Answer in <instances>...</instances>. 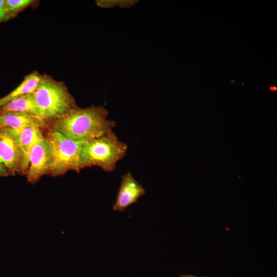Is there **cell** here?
Instances as JSON below:
<instances>
[{
    "mask_svg": "<svg viewBox=\"0 0 277 277\" xmlns=\"http://www.w3.org/2000/svg\"><path fill=\"white\" fill-rule=\"evenodd\" d=\"M32 94L40 116L46 123L65 114L77 106L64 83L55 80L46 74L42 75Z\"/></svg>",
    "mask_w": 277,
    "mask_h": 277,
    "instance_id": "obj_2",
    "label": "cell"
},
{
    "mask_svg": "<svg viewBox=\"0 0 277 277\" xmlns=\"http://www.w3.org/2000/svg\"><path fill=\"white\" fill-rule=\"evenodd\" d=\"M50 165L49 147L44 138L34 146L30 153L29 166L26 174L27 181L33 184L43 176L49 175Z\"/></svg>",
    "mask_w": 277,
    "mask_h": 277,
    "instance_id": "obj_6",
    "label": "cell"
},
{
    "mask_svg": "<svg viewBox=\"0 0 277 277\" xmlns=\"http://www.w3.org/2000/svg\"><path fill=\"white\" fill-rule=\"evenodd\" d=\"M38 3L34 0H4V7L9 19L16 17L26 9L35 6Z\"/></svg>",
    "mask_w": 277,
    "mask_h": 277,
    "instance_id": "obj_12",
    "label": "cell"
},
{
    "mask_svg": "<svg viewBox=\"0 0 277 277\" xmlns=\"http://www.w3.org/2000/svg\"><path fill=\"white\" fill-rule=\"evenodd\" d=\"M181 277H196V276L189 275H182Z\"/></svg>",
    "mask_w": 277,
    "mask_h": 277,
    "instance_id": "obj_16",
    "label": "cell"
},
{
    "mask_svg": "<svg viewBox=\"0 0 277 277\" xmlns=\"http://www.w3.org/2000/svg\"><path fill=\"white\" fill-rule=\"evenodd\" d=\"M44 138L47 142L51 156L49 175L58 176L69 171L80 172L81 155L86 141L69 139L60 133L47 128Z\"/></svg>",
    "mask_w": 277,
    "mask_h": 277,
    "instance_id": "obj_4",
    "label": "cell"
},
{
    "mask_svg": "<svg viewBox=\"0 0 277 277\" xmlns=\"http://www.w3.org/2000/svg\"><path fill=\"white\" fill-rule=\"evenodd\" d=\"M0 161L11 175H25L24 157L18 134L0 126Z\"/></svg>",
    "mask_w": 277,
    "mask_h": 277,
    "instance_id": "obj_5",
    "label": "cell"
},
{
    "mask_svg": "<svg viewBox=\"0 0 277 277\" xmlns=\"http://www.w3.org/2000/svg\"><path fill=\"white\" fill-rule=\"evenodd\" d=\"M44 129L37 125H30L18 134V141L24 157V170L26 175L30 153L34 146L44 138Z\"/></svg>",
    "mask_w": 277,
    "mask_h": 277,
    "instance_id": "obj_9",
    "label": "cell"
},
{
    "mask_svg": "<svg viewBox=\"0 0 277 277\" xmlns=\"http://www.w3.org/2000/svg\"><path fill=\"white\" fill-rule=\"evenodd\" d=\"M145 193L143 185L140 184L130 172L122 177L116 199L112 209L123 211L130 205L136 203Z\"/></svg>",
    "mask_w": 277,
    "mask_h": 277,
    "instance_id": "obj_7",
    "label": "cell"
},
{
    "mask_svg": "<svg viewBox=\"0 0 277 277\" xmlns=\"http://www.w3.org/2000/svg\"><path fill=\"white\" fill-rule=\"evenodd\" d=\"M9 175H11V174L0 161V177H7Z\"/></svg>",
    "mask_w": 277,
    "mask_h": 277,
    "instance_id": "obj_15",
    "label": "cell"
},
{
    "mask_svg": "<svg viewBox=\"0 0 277 277\" xmlns=\"http://www.w3.org/2000/svg\"><path fill=\"white\" fill-rule=\"evenodd\" d=\"M41 76L37 71H33L26 75L17 87L6 95L0 98V107L16 97L32 93L36 88Z\"/></svg>",
    "mask_w": 277,
    "mask_h": 277,
    "instance_id": "obj_11",
    "label": "cell"
},
{
    "mask_svg": "<svg viewBox=\"0 0 277 277\" xmlns=\"http://www.w3.org/2000/svg\"><path fill=\"white\" fill-rule=\"evenodd\" d=\"M109 112L103 106H76L65 114L46 122L47 128L75 141H88L101 136L115 126L108 119Z\"/></svg>",
    "mask_w": 277,
    "mask_h": 277,
    "instance_id": "obj_1",
    "label": "cell"
},
{
    "mask_svg": "<svg viewBox=\"0 0 277 277\" xmlns=\"http://www.w3.org/2000/svg\"><path fill=\"white\" fill-rule=\"evenodd\" d=\"M138 1L135 0H97L96 5L102 8L120 7L121 8H130L135 5Z\"/></svg>",
    "mask_w": 277,
    "mask_h": 277,
    "instance_id": "obj_13",
    "label": "cell"
},
{
    "mask_svg": "<svg viewBox=\"0 0 277 277\" xmlns=\"http://www.w3.org/2000/svg\"><path fill=\"white\" fill-rule=\"evenodd\" d=\"M7 112H18L41 118L32 93L16 97L0 107V114Z\"/></svg>",
    "mask_w": 277,
    "mask_h": 277,
    "instance_id": "obj_10",
    "label": "cell"
},
{
    "mask_svg": "<svg viewBox=\"0 0 277 277\" xmlns=\"http://www.w3.org/2000/svg\"><path fill=\"white\" fill-rule=\"evenodd\" d=\"M128 147L113 131L86 141L81 152V168L97 166L106 172H112L126 155Z\"/></svg>",
    "mask_w": 277,
    "mask_h": 277,
    "instance_id": "obj_3",
    "label": "cell"
},
{
    "mask_svg": "<svg viewBox=\"0 0 277 277\" xmlns=\"http://www.w3.org/2000/svg\"><path fill=\"white\" fill-rule=\"evenodd\" d=\"M4 0H0V24L9 20L4 7Z\"/></svg>",
    "mask_w": 277,
    "mask_h": 277,
    "instance_id": "obj_14",
    "label": "cell"
},
{
    "mask_svg": "<svg viewBox=\"0 0 277 277\" xmlns=\"http://www.w3.org/2000/svg\"><path fill=\"white\" fill-rule=\"evenodd\" d=\"M37 125L44 130L47 129V124L41 117L18 112H7L0 114V126L7 128L17 134L27 126Z\"/></svg>",
    "mask_w": 277,
    "mask_h": 277,
    "instance_id": "obj_8",
    "label": "cell"
},
{
    "mask_svg": "<svg viewBox=\"0 0 277 277\" xmlns=\"http://www.w3.org/2000/svg\"><path fill=\"white\" fill-rule=\"evenodd\" d=\"M270 90L275 91L276 90V88L275 87H270Z\"/></svg>",
    "mask_w": 277,
    "mask_h": 277,
    "instance_id": "obj_17",
    "label": "cell"
}]
</instances>
